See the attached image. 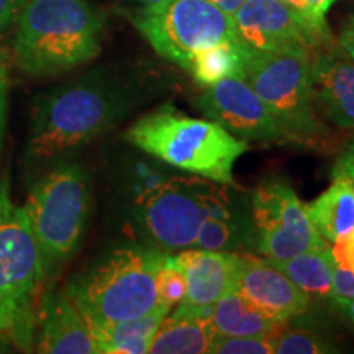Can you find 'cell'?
Listing matches in <instances>:
<instances>
[{"instance_id": "7", "label": "cell", "mask_w": 354, "mask_h": 354, "mask_svg": "<svg viewBox=\"0 0 354 354\" xmlns=\"http://www.w3.org/2000/svg\"><path fill=\"white\" fill-rule=\"evenodd\" d=\"M310 59L305 51H246L243 79L294 143H318L326 135L313 105Z\"/></svg>"}, {"instance_id": "8", "label": "cell", "mask_w": 354, "mask_h": 354, "mask_svg": "<svg viewBox=\"0 0 354 354\" xmlns=\"http://www.w3.org/2000/svg\"><path fill=\"white\" fill-rule=\"evenodd\" d=\"M203 177H172L145 198L140 209L143 230L158 246L179 250L196 245L209 216L236 218L228 194Z\"/></svg>"}, {"instance_id": "27", "label": "cell", "mask_w": 354, "mask_h": 354, "mask_svg": "<svg viewBox=\"0 0 354 354\" xmlns=\"http://www.w3.org/2000/svg\"><path fill=\"white\" fill-rule=\"evenodd\" d=\"M331 254L336 266L354 277V228L333 241Z\"/></svg>"}, {"instance_id": "22", "label": "cell", "mask_w": 354, "mask_h": 354, "mask_svg": "<svg viewBox=\"0 0 354 354\" xmlns=\"http://www.w3.org/2000/svg\"><path fill=\"white\" fill-rule=\"evenodd\" d=\"M248 48L238 39L223 41L198 51L189 73L203 87L214 86L227 77H243Z\"/></svg>"}, {"instance_id": "18", "label": "cell", "mask_w": 354, "mask_h": 354, "mask_svg": "<svg viewBox=\"0 0 354 354\" xmlns=\"http://www.w3.org/2000/svg\"><path fill=\"white\" fill-rule=\"evenodd\" d=\"M171 307L158 304L151 312L131 320L91 326L99 354H145L148 353L158 326L171 312Z\"/></svg>"}, {"instance_id": "11", "label": "cell", "mask_w": 354, "mask_h": 354, "mask_svg": "<svg viewBox=\"0 0 354 354\" xmlns=\"http://www.w3.org/2000/svg\"><path fill=\"white\" fill-rule=\"evenodd\" d=\"M236 39L256 51H317L335 44L325 20L282 0H245L232 17Z\"/></svg>"}, {"instance_id": "16", "label": "cell", "mask_w": 354, "mask_h": 354, "mask_svg": "<svg viewBox=\"0 0 354 354\" xmlns=\"http://www.w3.org/2000/svg\"><path fill=\"white\" fill-rule=\"evenodd\" d=\"M240 254L233 251L190 250L183 251L171 263L184 274L185 295L180 305L197 310H212L214 304L233 287Z\"/></svg>"}, {"instance_id": "25", "label": "cell", "mask_w": 354, "mask_h": 354, "mask_svg": "<svg viewBox=\"0 0 354 354\" xmlns=\"http://www.w3.org/2000/svg\"><path fill=\"white\" fill-rule=\"evenodd\" d=\"M210 353L215 354H274L272 336L215 335Z\"/></svg>"}, {"instance_id": "2", "label": "cell", "mask_w": 354, "mask_h": 354, "mask_svg": "<svg viewBox=\"0 0 354 354\" xmlns=\"http://www.w3.org/2000/svg\"><path fill=\"white\" fill-rule=\"evenodd\" d=\"M127 141L149 156L212 183H233L234 162L250 149L218 123L162 105L128 128Z\"/></svg>"}, {"instance_id": "19", "label": "cell", "mask_w": 354, "mask_h": 354, "mask_svg": "<svg viewBox=\"0 0 354 354\" xmlns=\"http://www.w3.org/2000/svg\"><path fill=\"white\" fill-rule=\"evenodd\" d=\"M210 318L216 333L228 336H274L284 325L261 312L233 287L214 304Z\"/></svg>"}, {"instance_id": "33", "label": "cell", "mask_w": 354, "mask_h": 354, "mask_svg": "<svg viewBox=\"0 0 354 354\" xmlns=\"http://www.w3.org/2000/svg\"><path fill=\"white\" fill-rule=\"evenodd\" d=\"M338 44L348 53L349 56L354 57V15L348 20V24L343 26Z\"/></svg>"}, {"instance_id": "24", "label": "cell", "mask_w": 354, "mask_h": 354, "mask_svg": "<svg viewBox=\"0 0 354 354\" xmlns=\"http://www.w3.org/2000/svg\"><path fill=\"white\" fill-rule=\"evenodd\" d=\"M274 354H325L333 353L330 343L308 330H279L272 336Z\"/></svg>"}, {"instance_id": "23", "label": "cell", "mask_w": 354, "mask_h": 354, "mask_svg": "<svg viewBox=\"0 0 354 354\" xmlns=\"http://www.w3.org/2000/svg\"><path fill=\"white\" fill-rule=\"evenodd\" d=\"M196 245L202 250L236 251L243 246H256L254 227L246 228L236 218H215L209 216L202 223L196 238Z\"/></svg>"}, {"instance_id": "38", "label": "cell", "mask_w": 354, "mask_h": 354, "mask_svg": "<svg viewBox=\"0 0 354 354\" xmlns=\"http://www.w3.org/2000/svg\"><path fill=\"white\" fill-rule=\"evenodd\" d=\"M3 348H8V346H7L6 343H2V342H0V351H6V349H3Z\"/></svg>"}, {"instance_id": "13", "label": "cell", "mask_w": 354, "mask_h": 354, "mask_svg": "<svg viewBox=\"0 0 354 354\" xmlns=\"http://www.w3.org/2000/svg\"><path fill=\"white\" fill-rule=\"evenodd\" d=\"M233 289L279 323H287L310 308L308 295L264 258L240 256Z\"/></svg>"}, {"instance_id": "32", "label": "cell", "mask_w": 354, "mask_h": 354, "mask_svg": "<svg viewBox=\"0 0 354 354\" xmlns=\"http://www.w3.org/2000/svg\"><path fill=\"white\" fill-rule=\"evenodd\" d=\"M331 307L354 328V297H331Z\"/></svg>"}, {"instance_id": "35", "label": "cell", "mask_w": 354, "mask_h": 354, "mask_svg": "<svg viewBox=\"0 0 354 354\" xmlns=\"http://www.w3.org/2000/svg\"><path fill=\"white\" fill-rule=\"evenodd\" d=\"M209 2H212L214 6L218 7L220 10H223L227 15L233 17L245 0H209Z\"/></svg>"}, {"instance_id": "3", "label": "cell", "mask_w": 354, "mask_h": 354, "mask_svg": "<svg viewBox=\"0 0 354 354\" xmlns=\"http://www.w3.org/2000/svg\"><path fill=\"white\" fill-rule=\"evenodd\" d=\"M44 284L37 240L6 174L0 179V342L7 346L33 349Z\"/></svg>"}, {"instance_id": "9", "label": "cell", "mask_w": 354, "mask_h": 354, "mask_svg": "<svg viewBox=\"0 0 354 354\" xmlns=\"http://www.w3.org/2000/svg\"><path fill=\"white\" fill-rule=\"evenodd\" d=\"M130 20L159 56L187 73L198 51L236 39L232 17L209 0H169L135 12Z\"/></svg>"}, {"instance_id": "34", "label": "cell", "mask_w": 354, "mask_h": 354, "mask_svg": "<svg viewBox=\"0 0 354 354\" xmlns=\"http://www.w3.org/2000/svg\"><path fill=\"white\" fill-rule=\"evenodd\" d=\"M336 0H307V12L313 19L325 20L326 12L333 6Z\"/></svg>"}, {"instance_id": "12", "label": "cell", "mask_w": 354, "mask_h": 354, "mask_svg": "<svg viewBox=\"0 0 354 354\" xmlns=\"http://www.w3.org/2000/svg\"><path fill=\"white\" fill-rule=\"evenodd\" d=\"M197 107L236 138L259 143L287 141L282 128L243 77H227L205 87L197 97Z\"/></svg>"}, {"instance_id": "4", "label": "cell", "mask_w": 354, "mask_h": 354, "mask_svg": "<svg viewBox=\"0 0 354 354\" xmlns=\"http://www.w3.org/2000/svg\"><path fill=\"white\" fill-rule=\"evenodd\" d=\"M127 99L100 77L66 84L38 100L28 136V154L50 159L99 138L125 113Z\"/></svg>"}, {"instance_id": "20", "label": "cell", "mask_w": 354, "mask_h": 354, "mask_svg": "<svg viewBox=\"0 0 354 354\" xmlns=\"http://www.w3.org/2000/svg\"><path fill=\"white\" fill-rule=\"evenodd\" d=\"M333 177L330 187L307 205L310 220L328 243L354 228V183L346 176Z\"/></svg>"}, {"instance_id": "28", "label": "cell", "mask_w": 354, "mask_h": 354, "mask_svg": "<svg viewBox=\"0 0 354 354\" xmlns=\"http://www.w3.org/2000/svg\"><path fill=\"white\" fill-rule=\"evenodd\" d=\"M26 0H0V33H3L19 15Z\"/></svg>"}, {"instance_id": "5", "label": "cell", "mask_w": 354, "mask_h": 354, "mask_svg": "<svg viewBox=\"0 0 354 354\" xmlns=\"http://www.w3.org/2000/svg\"><path fill=\"white\" fill-rule=\"evenodd\" d=\"M166 258L156 248H120L74 277L66 290L88 326L138 318L159 304L156 276Z\"/></svg>"}, {"instance_id": "26", "label": "cell", "mask_w": 354, "mask_h": 354, "mask_svg": "<svg viewBox=\"0 0 354 354\" xmlns=\"http://www.w3.org/2000/svg\"><path fill=\"white\" fill-rule=\"evenodd\" d=\"M185 289H187V286H185L184 274L171 263L169 256H167L156 276L158 302L172 308L174 305L183 302Z\"/></svg>"}, {"instance_id": "1", "label": "cell", "mask_w": 354, "mask_h": 354, "mask_svg": "<svg viewBox=\"0 0 354 354\" xmlns=\"http://www.w3.org/2000/svg\"><path fill=\"white\" fill-rule=\"evenodd\" d=\"M104 20L86 0H26L13 41L17 66L51 77L88 63L100 53Z\"/></svg>"}, {"instance_id": "14", "label": "cell", "mask_w": 354, "mask_h": 354, "mask_svg": "<svg viewBox=\"0 0 354 354\" xmlns=\"http://www.w3.org/2000/svg\"><path fill=\"white\" fill-rule=\"evenodd\" d=\"M313 105L339 128H354V57L339 44L317 51L310 59Z\"/></svg>"}, {"instance_id": "17", "label": "cell", "mask_w": 354, "mask_h": 354, "mask_svg": "<svg viewBox=\"0 0 354 354\" xmlns=\"http://www.w3.org/2000/svg\"><path fill=\"white\" fill-rule=\"evenodd\" d=\"M216 331L210 310L189 308L177 305L174 313L158 326L148 353L153 354H203L210 353Z\"/></svg>"}, {"instance_id": "30", "label": "cell", "mask_w": 354, "mask_h": 354, "mask_svg": "<svg viewBox=\"0 0 354 354\" xmlns=\"http://www.w3.org/2000/svg\"><path fill=\"white\" fill-rule=\"evenodd\" d=\"M333 176H346L354 183V143L336 161L333 167Z\"/></svg>"}, {"instance_id": "6", "label": "cell", "mask_w": 354, "mask_h": 354, "mask_svg": "<svg viewBox=\"0 0 354 354\" xmlns=\"http://www.w3.org/2000/svg\"><path fill=\"white\" fill-rule=\"evenodd\" d=\"M88 176L79 165L48 172L30 190L24 209L37 240L46 281L81 245L91 214Z\"/></svg>"}, {"instance_id": "31", "label": "cell", "mask_w": 354, "mask_h": 354, "mask_svg": "<svg viewBox=\"0 0 354 354\" xmlns=\"http://www.w3.org/2000/svg\"><path fill=\"white\" fill-rule=\"evenodd\" d=\"M7 91H8V79L7 71L0 64V151H2L3 141V128H6V109H7Z\"/></svg>"}, {"instance_id": "37", "label": "cell", "mask_w": 354, "mask_h": 354, "mask_svg": "<svg viewBox=\"0 0 354 354\" xmlns=\"http://www.w3.org/2000/svg\"><path fill=\"white\" fill-rule=\"evenodd\" d=\"M141 3H143L145 7H158V6H162V3L169 2V0H140Z\"/></svg>"}, {"instance_id": "21", "label": "cell", "mask_w": 354, "mask_h": 354, "mask_svg": "<svg viewBox=\"0 0 354 354\" xmlns=\"http://www.w3.org/2000/svg\"><path fill=\"white\" fill-rule=\"evenodd\" d=\"M268 261V259H266ZM312 297H333V276L336 263L328 246L300 253L284 261H269Z\"/></svg>"}, {"instance_id": "36", "label": "cell", "mask_w": 354, "mask_h": 354, "mask_svg": "<svg viewBox=\"0 0 354 354\" xmlns=\"http://www.w3.org/2000/svg\"><path fill=\"white\" fill-rule=\"evenodd\" d=\"M282 2H286L287 6L297 8V10L307 12V0H282ZM307 13H308V12H307Z\"/></svg>"}, {"instance_id": "10", "label": "cell", "mask_w": 354, "mask_h": 354, "mask_svg": "<svg viewBox=\"0 0 354 354\" xmlns=\"http://www.w3.org/2000/svg\"><path fill=\"white\" fill-rule=\"evenodd\" d=\"M256 248L268 261H284L328 246L310 220L307 205L281 179H268L253 194Z\"/></svg>"}, {"instance_id": "29", "label": "cell", "mask_w": 354, "mask_h": 354, "mask_svg": "<svg viewBox=\"0 0 354 354\" xmlns=\"http://www.w3.org/2000/svg\"><path fill=\"white\" fill-rule=\"evenodd\" d=\"M333 297H354V277L338 266L333 276Z\"/></svg>"}, {"instance_id": "15", "label": "cell", "mask_w": 354, "mask_h": 354, "mask_svg": "<svg viewBox=\"0 0 354 354\" xmlns=\"http://www.w3.org/2000/svg\"><path fill=\"white\" fill-rule=\"evenodd\" d=\"M33 348L43 354H99L88 322L66 289L43 295Z\"/></svg>"}]
</instances>
